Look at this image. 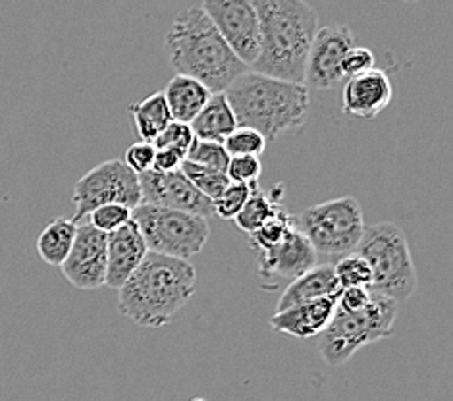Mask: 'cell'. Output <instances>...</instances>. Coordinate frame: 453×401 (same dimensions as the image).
Wrapping results in <instances>:
<instances>
[{"label":"cell","instance_id":"cell-1","mask_svg":"<svg viewBox=\"0 0 453 401\" xmlns=\"http://www.w3.org/2000/svg\"><path fill=\"white\" fill-rule=\"evenodd\" d=\"M197 289V270L189 261L149 251L118 289V309L137 327L160 328L188 305Z\"/></svg>","mask_w":453,"mask_h":401},{"label":"cell","instance_id":"cell-2","mask_svg":"<svg viewBox=\"0 0 453 401\" xmlns=\"http://www.w3.org/2000/svg\"><path fill=\"white\" fill-rule=\"evenodd\" d=\"M261 47L250 70L303 83L305 62L319 18L305 0H253Z\"/></svg>","mask_w":453,"mask_h":401},{"label":"cell","instance_id":"cell-3","mask_svg":"<svg viewBox=\"0 0 453 401\" xmlns=\"http://www.w3.org/2000/svg\"><path fill=\"white\" fill-rule=\"evenodd\" d=\"M165 45L174 72L199 80L212 93L226 91L234 80L250 70L197 6L176 14Z\"/></svg>","mask_w":453,"mask_h":401},{"label":"cell","instance_id":"cell-4","mask_svg":"<svg viewBox=\"0 0 453 401\" xmlns=\"http://www.w3.org/2000/svg\"><path fill=\"white\" fill-rule=\"evenodd\" d=\"M224 95L234 108L237 124L257 129L266 141H274L303 126L311 104V91L305 83L253 70L234 80Z\"/></svg>","mask_w":453,"mask_h":401},{"label":"cell","instance_id":"cell-5","mask_svg":"<svg viewBox=\"0 0 453 401\" xmlns=\"http://www.w3.org/2000/svg\"><path fill=\"white\" fill-rule=\"evenodd\" d=\"M397 307L399 303L374 291L363 309L343 311L336 307L328 327L319 335L322 361L330 366H340L348 363L361 348L392 335Z\"/></svg>","mask_w":453,"mask_h":401},{"label":"cell","instance_id":"cell-6","mask_svg":"<svg viewBox=\"0 0 453 401\" xmlns=\"http://www.w3.org/2000/svg\"><path fill=\"white\" fill-rule=\"evenodd\" d=\"M371 266V291L394 299L395 303L411 297L418 276L403 230L392 222L365 226L361 242L355 249Z\"/></svg>","mask_w":453,"mask_h":401},{"label":"cell","instance_id":"cell-7","mask_svg":"<svg viewBox=\"0 0 453 401\" xmlns=\"http://www.w3.org/2000/svg\"><path fill=\"white\" fill-rule=\"evenodd\" d=\"M297 230L307 237L317 257L340 258L357 249L363 232V209L351 195L311 204L296 216Z\"/></svg>","mask_w":453,"mask_h":401},{"label":"cell","instance_id":"cell-8","mask_svg":"<svg viewBox=\"0 0 453 401\" xmlns=\"http://www.w3.org/2000/svg\"><path fill=\"white\" fill-rule=\"evenodd\" d=\"M132 220L142 232L149 251L183 261L201 253L211 234L209 219L149 203L132 209Z\"/></svg>","mask_w":453,"mask_h":401},{"label":"cell","instance_id":"cell-9","mask_svg":"<svg viewBox=\"0 0 453 401\" xmlns=\"http://www.w3.org/2000/svg\"><path fill=\"white\" fill-rule=\"evenodd\" d=\"M72 201L75 207L72 220L78 224L103 204L122 203L129 209H135L143 203L139 176L126 166L124 160L118 158L104 160L85 172L75 181Z\"/></svg>","mask_w":453,"mask_h":401},{"label":"cell","instance_id":"cell-10","mask_svg":"<svg viewBox=\"0 0 453 401\" xmlns=\"http://www.w3.org/2000/svg\"><path fill=\"white\" fill-rule=\"evenodd\" d=\"M201 8L237 58L251 68L261 47L258 14L253 0H203Z\"/></svg>","mask_w":453,"mask_h":401},{"label":"cell","instance_id":"cell-11","mask_svg":"<svg viewBox=\"0 0 453 401\" xmlns=\"http://www.w3.org/2000/svg\"><path fill=\"white\" fill-rule=\"evenodd\" d=\"M351 47H355V35L348 26H326L317 29L303 73V83L309 91H328L338 88L345 80L342 73V60Z\"/></svg>","mask_w":453,"mask_h":401},{"label":"cell","instance_id":"cell-12","mask_svg":"<svg viewBox=\"0 0 453 401\" xmlns=\"http://www.w3.org/2000/svg\"><path fill=\"white\" fill-rule=\"evenodd\" d=\"M258 253V284L265 291L284 289L289 281L315 266L319 258L297 226L282 242Z\"/></svg>","mask_w":453,"mask_h":401},{"label":"cell","instance_id":"cell-13","mask_svg":"<svg viewBox=\"0 0 453 401\" xmlns=\"http://www.w3.org/2000/svg\"><path fill=\"white\" fill-rule=\"evenodd\" d=\"M139 186H142L143 203L191 212L203 216V219H211V216H214L212 201L209 197H204V195L181 174V170H149L145 174L139 176Z\"/></svg>","mask_w":453,"mask_h":401},{"label":"cell","instance_id":"cell-14","mask_svg":"<svg viewBox=\"0 0 453 401\" xmlns=\"http://www.w3.org/2000/svg\"><path fill=\"white\" fill-rule=\"evenodd\" d=\"M64 278L78 289H99L106 278V234L89 222L78 224L75 240L60 266Z\"/></svg>","mask_w":453,"mask_h":401},{"label":"cell","instance_id":"cell-15","mask_svg":"<svg viewBox=\"0 0 453 401\" xmlns=\"http://www.w3.org/2000/svg\"><path fill=\"white\" fill-rule=\"evenodd\" d=\"M392 96L394 88L390 78L384 70L374 66L345 81L342 91V111L343 114L361 118V120H374L392 103Z\"/></svg>","mask_w":453,"mask_h":401},{"label":"cell","instance_id":"cell-16","mask_svg":"<svg viewBox=\"0 0 453 401\" xmlns=\"http://www.w3.org/2000/svg\"><path fill=\"white\" fill-rule=\"evenodd\" d=\"M149 247L134 220L106 235V278L104 286L120 289L137 266L143 263Z\"/></svg>","mask_w":453,"mask_h":401},{"label":"cell","instance_id":"cell-17","mask_svg":"<svg viewBox=\"0 0 453 401\" xmlns=\"http://www.w3.org/2000/svg\"><path fill=\"white\" fill-rule=\"evenodd\" d=\"M336 297L338 296L322 297L278 311L268 324H271L273 330L294 335L297 340L319 338L328 327L334 311H336Z\"/></svg>","mask_w":453,"mask_h":401},{"label":"cell","instance_id":"cell-18","mask_svg":"<svg viewBox=\"0 0 453 401\" xmlns=\"http://www.w3.org/2000/svg\"><path fill=\"white\" fill-rule=\"evenodd\" d=\"M338 294L340 286L336 276H334L332 265H315L294 281H289L282 289V296H280L276 303V312L301 305V303H309L322 297H334Z\"/></svg>","mask_w":453,"mask_h":401},{"label":"cell","instance_id":"cell-19","mask_svg":"<svg viewBox=\"0 0 453 401\" xmlns=\"http://www.w3.org/2000/svg\"><path fill=\"white\" fill-rule=\"evenodd\" d=\"M163 95L172 114V120L191 124L193 118L201 112V108L211 99L212 91L196 78L176 73L166 83Z\"/></svg>","mask_w":453,"mask_h":401},{"label":"cell","instance_id":"cell-20","mask_svg":"<svg viewBox=\"0 0 453 401\" xmlns=\"http://www.w3.org/2000/svg\"><path fill=\"white\" fill-rule=\"evenodd\" d=\"M191 132L197 139L217 141L224 143L234 129L240 126L234 114V108L228 101V96L222 93H212L211 99L201 108V112L191 120Z\"/></svg>","mask_w":453,"mask_h":401},{"label":"cell","instance_id":"cell-21","mask_svg":"<svg viewBox=\"0 0 453 401\" xmlns=\"http://www.w3.org/2000/svg\"><path fill=\"white\" fill-rule=\"evenodd\" d=\"M78 232V222H73L66 216H58L49 222L37 237V253L50 266H62L66 261L70 249Z\"/></svg>","mask_w":453,"mask_h":401},{"label":"cell","instance_id":"cell-22","mask_svg":"<svg viewBox=\"0 0 453 401\" xmlns=\"http://www.w3.org/2000/svg\"><path fill=\"white\" fill-rule=\"evenodd\" d=\"M127 111L134 116L137 135L142 137V141H149V143H153L157 135L172 122V114L163 91H157L145 96L143 101L129 104Z\"/></svg>","mask_w":453,"mask_h":401},{"label":"cell","instance_id":"cell-23","mask_svg":"<svg viewBox=\"0 0 453 401\" xmlns=\"http://www.w3.org/2000/svg\"><path fill=\"white\" fill-rule=\"evenodd\" d=\"M280 209H282L280 201H274L271 195L257 188V189H253L251 197L247 199V203L243 204V209L240 211V214L235 216L234 222L242 232L250 235L257 230V227H261Z\"/></svg>","mask_w":453,"mask_h":401},{"label":"cell","instance_id":"cell-24","mask_svg":"<svg viewBox=\"0 0 453 401\" xmlns=\"http://www.w3.org/2000/svg\"><path fill=\"white\" fill-rule=\"evenodd\" d=\"M340 289L343 288H371L372 273L369 263L359 253H348L332 265Z\"/></svg>","mask_w":453,"mask_h":401},{"label":"cell","instance_id":"cell-25","mask_svg":"<svg viewBox=\"0 0 453 401\" xmlns=\"http://www.w3.org/2000/svg\"><path fill=\"white\" fill-rule=\"evenodd\" d=\"M180 170L181 174L186 176L193 186H196L204 197H209L211 201H217L222 195V191L230 186V178L226 176V172L204 168L196 165V162L183 160Z\"/></svg>","mask_w":453,"mask_h":401},{"label":"cell","instance_id":"cell-26","mask_svg":"<svg viewBox=\"0 0 453 401\" xmlns=\"http://www.w3.org/2000/svg\"><path fill=\"white\" fill-rule=\"evenodd\" d=\"M294 227L296 216H291L284 209H280L261 227H257L253 234H250V243L257 251H265V249L282 242Z\"/></svg>","mask_w":453,"mask_h":401},{"label":"cell","instance_id":"cell-27","mask_svg":"<svg viewBox=\"0 0 453 401\" xmlns=\"http://www.w3.org/2000/svg\"><path fill=\"white\" fill-rule=\"evenodd\" d=\"M268 141L257 129L237 126L234 132L224 139V149L230 157H261Z\"/></svg>","mask_w":453,"mask_h":401},{"label":"cell","instance_id":"cell-28","mask_svg":"<svg viewBox=\"0 0 453 401\" xmlns=\"http://www.w3.org/2000/svg\"><path fill=\"white\" fill-rule=\"evenodd\" d=\"M186 160L196 162V165L204 166V168L226 172V168H228V162H230V155L226 153L222 143L196 137L188 150Z\"/></svg>","mask_w":453,"mask_h":401},{"label":"cell","instance_id":"cell-29","mask_svg":"<svg viewBox=\"0 0 453 401\" xmlns=\"http://www.w3.org/2000/svg\"><path fill=\"white\" fill-rule=\"evenodd\" d=\"M257 188L258 186H247V183L230 181V186L222 191L220 197L217 201H212L214 216H219L222 220H234L243 209L247 199L251 197L253 189Z\"/></svg>","mask_w":453,"mask_h":401},{"label":"cell","instance_id":"cell-30","mask_svg":"<svg viewBox=\"0 0 453 401\" xmlns=\"http://www.w3.org/2000/svg\"><path fill=\"white\" fill-rule=\"evenodd\" d=\"M89 224L96 230L109 235L111 232L122 227L132 220V209L126 207L122 203H109L103 204V207H96L89 216Z\"/></svg>","mask_w":453,"mask_h":401},{"label":"cell","instance_id":"cell-31","mask_svg":"<svg viewBox=\"0 0 453 401\" xmlns=\"http://www.w3.org/2000/svg\"><path fill=\"white\" fill-rule=\"evenodd\" d=\"M193 139H196V135H193L189 124L172 120L163 132L157 135L153 145L155 149H174L181 155H188Z\"/></svg>","mask_w":453,"mask_h":401},{"label":"cell","instance_id":"cell-32","mask_svg":"<svg viewBox=\"0 0 453 401\" xmlns=\"http://www.w3.org/2000/svg\"><path fill=\"white\" fill-rule=\"evenodd\" d=\"M263 174V165L258 157H230L226 176L230 181L247 183V186H258V178Z\"/></svg>","mask_w":453,"mask_h":401},{"label":"cell","instance_id":"cell-33","mask_svg":"<svg viewBox=\"0 0 453 401\" xmlns=\"http://www.w3.org/2000/svg\"><path fill=\"white\" fill-rule=\"evenodd\" d=\"M155 153H157V149L153 143H149V141H137V143L129 145L126 149L124 162L129 170H134L137 176H142V174H145V172L153 168Z\"/></svg>","mask_w":453,"mask_h":401},{"label":"cell","instance_id":"cell-34","mask_svg":"<svg viewBox=\"0 0 453 401\" xmlns=\"http://www.w3.org/2000/svg\"><path fill=\"white\" fill-rule=\"evenodd\" d=\"M374 52L366 47H351L342 60V73L343 78H353L363 72L374 68Z\"/></svg>","mask_w":453,"mask_h":401},{"label":"cell","instance_id":"cell-35","mask_svg":"<svg viewBox=\"0 0 453 401\" xmlns=\"http://www.w3.org/2000/svg\"><path fill=\"white\" fill-rule=\"evenodd\" d=\"M371 294L369 288H343L336 297V307L343 311L363 309L371 301Z\"/></svg>","mask_w":453,"mask_h":401},{"label":"cell","instance_id":"cell-36","mask_svg":"<svg viewBox=\"0 0 453 401\" xmlns=\"http://www.w3.org/2000/svg\"><path fill=\"white\" fill-rule=\"evenodd\" d=\"M186 160V155L178 153L174 149H157L153 168L155 172H176L181 168V162Z\"/></svg>","mask_w":453,"mask_h":401},{"label":"cell","instance_id":"cell-37","mask_svg":"<svg viewBox=\"0 0 453 401\" xmlns=\"http://www.w3.org/2000/svg\"><path fill=\"white\" fill-rule=\"evenodd\" d=\"M399 3H417V0H399Z\"/></svg>","mask_w":453,"mask_h":401},{"label":"cell","instance_id":"cell-38","mask_svg":"<svg viewBox=\"0 0 453 401\" xmlns=\"http://www.w3.org/2000/svg\"><path fill=\"white\" fill-rule=\"evenodd\" d=\"M191 401H207V399H191Z\"/></svg>","mask_w":453,"mask_h":401}]
</instances>
